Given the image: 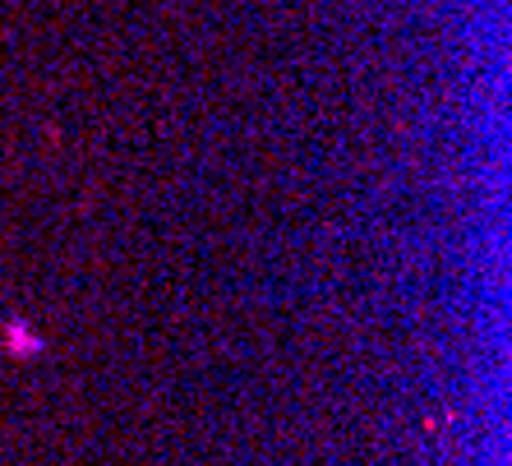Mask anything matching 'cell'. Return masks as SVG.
Segmentation results:
<instances>
[{"label":"cell","mask_w":512,"mask_h":466,"mask_svg":"<svg viewBox=\"0 0 512 466\" xmlns=\"http://www.w3.org/2000/svg\"><path fill=\"white\" fill-rule=\"evenodd\" d=\"M5 351H10L14 360H37L47 351V342H42V333H33L24 319H10L5 323Z\"/></svg>","instance_id":"cell-1"}]
</instances>
